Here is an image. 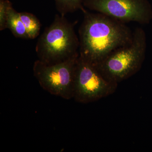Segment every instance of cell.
Listing matches in <instances>:
<instances>
[{
  "instance_id": "obj_1",
  "label": "cell",
  "mask_w": 152,
  "mask_h": 152,
  "mask_svg": "<svg viewBox=\"0 0 152 152\" xmlns=\"http://www.w3.org/2000/svg\"><path fill=\"white\" fill-rule=\"evenodd\" d=\"M79 28V56L93 65L112 51L130 42L133 31L125 23L100 13L85 8Z\"/></svg>"
},
{
  "instance_id": "obj_2",
  "label": "cell",
  "mask_w": 152,
  "mask_h": 152,
  "mask_svg": "<svg viewBox=\"0 0 152 152\" xmlns=\"http://www.w3.org/2000/svg\"><path fill=\"white\" fill-rule=\"evenodd\" d=\"M146 47L145 31L141 28H137L133 31L130 42L114 50L94 65L107 80L118 84L140 69Z\"/></svg>"
},
{
  "instance_id": "obj_3",
  "label": "cell",
  "mask_w": 152,
  "mask_h": 152,
  "mask_svg": "<svg viewBox=\"0 0 152 152\" xmlns=\"http://www.w3.org/2000/svg\"><path fill=\"white\" fill-rule=\"evenodd\" d=\"M79 46L73 24L64 16L57 15L38 39L36 51L38 60L50 65L78 55Z\"/></svg>"
},
{
  "instance_id": "obj_4",
  "label": "cell",
  "mask_w": 152,
  "mask_h": 152,
  "mask_svg": "<svg viewBox=\"0 0 152 152\" xmlns=\"http://www.w3.org/2000/svg\"><path fill=\"white\" fill-rule=\"evenodd\" d=\"M79 54L63 62L47 65L39 60L33 66L34 75L44 90L69 100L73 98L75 75Z\"/></svg>"
},
{
  "instance_id": "obj_5",
  "label": "cell",
  "mask_w": 152,
  "mask_h": 152,
  "mask_svg": "<svg viewBox=\"0 0 152 152\" xmlns=\"http://www.w3.org/2000/svg\"><path fill=\"white\" fill-rule=\"evenodd\" d=\"M118 85L107 80L94 65L79 56L74 87L76 102L87 104L107 97L115 91Z\"/></svg>"
},
{
  "instance_id": "obj_6",
  "label": "cell",
  "mask_w": 152,
  "mask_h": 152,
  "mask_svg": "<svg viewBox=\"0 0 152 152\" xmlns=\"http://www.w3.org/2000/svg\"><path fill=\"white\" fill-rule=\"evenodd\" d=\"M83 6L120 21L148 23L152 10L147 0H84Z\"/></svg>"
},
{
  "instance_id": "obj_7",
  "label": "cell",
  "mask_w": 152,
  "mask_h": 152,
  "mask_svg": "<svg viewBox=\"0 0 152 152\" xmlns=\"http://www.w3.org/2000/svg\"><path fill=\"white\" fill-rule=\"evenodd\" d=\"M7 28L16 37L23 39H30L27 30L20 17V13L13 8L12 5L9 7L8 10L7 21Z\"/></svg>"
},
{
  "instance_id": "obj_8",
  "label": "cell",
  "mask_w": 152,
  "mask_h": 152,
  "mask_svg": "<svg viewBox=\"0 0 152 152\" xmlns=\"http://www.w3.org/2000/svg\"><path fill=\"white\" fill-rule=\"evenodd\" d=\"M20 15L30 39L37 37L39 34L41 26L39 19L33 14L27 12H20Z\"/></svg>"
},
{
  "instance_id": "obj_9",
  "label": "cell",
  "mask_w": 152,
  "mask_h": 152,
  "mask_svg": "<svg viewBox=\"0 0 152 152\" xmlns=\"http://www.w3.org/2000/svg\"><path fill=\"white\" fill-rule=\"evenodd\" d=\"M56 8L61 15L64 16L78 10H82L84 7V0H55Z\"/></svg>"
},
{
  "instance_id": "obj_10",
  "label": "cell",
  "mask_w": 152,
  "mask_h": 152,
  "mask_svg": "<svg viewBox=\"0 0 152 152\" xmlns=\"http://www.w3.org/2000/svg\"><path fill=\"white\" fill-rule=\"evenodd\" d=\"M12 4L9 0H0V31L7 28L8 10Z\"/></svg>"
}]
</instances>
